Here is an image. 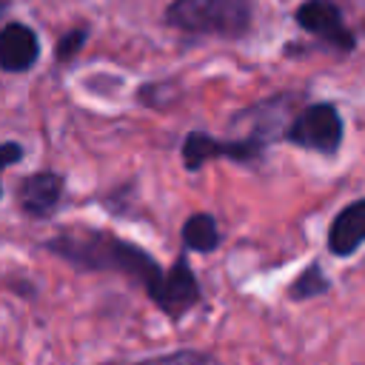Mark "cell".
Listing matches in <instances>:
<instances>
[{
    "instance_id": "obj_1",
    "label": "cell",
    "mask_w": 365,
    "mask_h": 365,
    "mask_svg": "<svg viewBox=\"0 0 365 365\" xmlns=\"http://www.w3.org/2000/svg\"><path fill=\"white\" fill-rule=\"evenodd\" d=\"M46 248L63 259H68L71 265L83 268V271H114L128 277L131 282L143 285L148 291V297L154 302H160L163 288H165V271L157 265V259L151 254H145L143 248L106 234V231H66L54 240L46 242Z\"/></svg>"
},
{
    "instance_id": "obj_2",
    "label": "cell",
    "mask_w": 365,
    "mask_h": 365,
    "mask_svg": "<svg viewBox=\"0 0 365 365\" xmlns=\"http://www.w3.org/2000/svg\"><path fill=\"white\" fill-rule=\"evenodd\" d=\"M165 20L182 31L234 37L248 29L251 3L248 0H174L165 9Z\"/></svg>"
},
{
    "instance_id": "obj_3",
    "label": "cell",
    "mask_w": 365,
    "mask_h": 365,
    "mask_svg": "<svg viewBox=\"0 0 365 365\" xmlns=\"http://www.w3.org/2000/svg\"><path fill=\"white\" fill-rule=\"evenodd\" d=\"M288 140L302 145V148H314V151H336L339 140H342V120L336 114V108L331 103H317L308 106L288 128Z\"/></svg>"
},
{
    "instance_id": "obj_4",
    "label": "cell",
    "mask_w": 365,
    "mask_h": 365,
    "mask_svg": "<svg viewBox=\"0 0 365 365\" xmlns=\"http://www.w3.org/2000/svg\"><path fill=\"white\" fill-rule=\"evenodd\" d=\"M297 23H299L308 34L325 40L328 46H336V48H342V51L354 48V34L348 31V26H345L339 9H336L331 0H305V3L297 9Z\"/></svg>"
},
{
    "instance_id": "obj_5",
    "label": "cell",
    "mask_w": 365,
    "mask_h": 365,
    "mask_svg": "<svg viewBox=\"0 0 365 365\" xmlns=\"http://www.w3.org/2000/svg\"><path fill=\"white\" fill-rule=\"evenodd\" d=\"M220 154H228L231 160H254L259 154V143L245 137V140H231V143H217L214 137L197 131V134H188L185 143H182V160H185V168L194 171L200 168L202 163H208L211 157H220Z\"/></svg>"
},
{
    "instance_id": "obj_6",
    "label": "cell",
    "mask_w": 365,
    "mask_h": 365,
    "mask_svg": "<svg viewBox=\"0 0 365 365\" xmlns=\"http://www.w3.org/2000/svg\"><path fill=\"white\" fill-rule=\"evenodd\" d=\"M197 302H200V282L191 274L188 262L177 259L174 268L165 271V288H163V297H160L157 308L165 311L171 319H177L185 311H191Z\"/></svg>"
},
{
    "instance_id": "obj_7",
    "label": "cell",
    "mask_w": 365,
    "mask_h": 365,
    "mask_svg": "<svg viewBox=\"0 0 365 365\" xmlns=\"http://www.w3.org/2000/svg\"><path fill=\"white\" fill-rule=\"evenodd\" d=\"M60 194H63V177L60 174H51V171L26 177L20 182V188H17L20 205L31 217H48L57 208Z\"/></svg>"
},
{
    "instance_id": "obj_8",
    "label": "cell",
    "mask_w": 365,
    "mask_h": 365,
    "mask_svg": "<svg viewBox=\"0 0 365 365\" xmlns=\"http://www.w3.org/2000/svg\"><path fill=\"white\" fill-rule=\"evenodd\" d=\"M362 242H365V200H356L336 214V220L328 231V248L336 257H348Z\"/></svg>"
},
{
    "instance_id": "obj_9",
    "label": "cell",
    "mask_w": 365,
    "mask_h": 365,
    "mask_svg": "<svg viewBox=\"0 0 365 365\" xmlns=\"http://www.w3.org/2000/svg\"><path fill=\"white\" fill-rule=\"evenodd\" d=\"M37 37L23 23H9L0 31V68L6 71H26L37 60Z\"/></svg>"
},
{
    "instance_id": "obj_10",
    "label": "cell",
    "mask_w": 365,
    "mask_h": 365,
    "mask_svg": "<svg viewBox=\"0 0 365 365\" xmlns=\"http://www.w3.org/2000/svg\"><path fill=\"white\" fill-rule=\"evenodd\" d=\"M182 242L191 248V251H214L220 245V231H217V222L211 214H194L185 220L182 225Z\"/></svg>"
},
{
    "instance_id": "obj_11",
    "label": "cell",
    "mask_w": 365,
    "mask_h": 365,
    "mask_svg": "<svg viewBox=\"0 0 365 365\" xmlns=\"http://www.w3.org/2000/svg\"><path fill=\"white\" fill-rule=\"evenodd\" d=\"M328 285H331V282L322 277L319 265H311L308 271H302V274L294 279V285H291V297H294V299H308V297L325 294Z\"/></svg>"
},
{
    "instance_id": "obj_12",
    "label": "cell",
    "mask_w": 365,
    "mask_h": 365,
    "mask_svg": "<svg viewBox=\"0 0 365 365\" xmlns=\"http://www.w3.org/2000/svg\"><path fill=\"white\" fill-rule=\"evenodd\" d=\"M108 365H217L211 356L200 351H177V354H163L154 359H140V362H108Z\"/></svg>"
},
{
    "instance_id": "obj_13",
    "label": "cell",
    "mask_w": 365,
    "mask_h": 365,
    "mask_svg": "<svg viewBox=\"0 0 365 365\" xmlns=\"http://www.w3.org/2000/svg\"><path fill=\"white\" fill-rule=\"evenodd\" d=\"M83 43H86V29H74V31H68V34L57 43V57H60V60H68L71 54H77V51L83 48Z\"/></svg>"
},
{
    "instance_id": "obj_14",
    "label": "cell",
    "mask_w": 365,
    "mask_h": 365,
    "mask_svg": "<svg viewBox=\"0 0 365 365\" xmlns=\"http://www.w3.org/2000/svg\"><path fill=\"white\" fill-rule=\"evenodd\" d=\"M20 157H23V148L17 143H3L0 145V171L9 168V165H14Z\"/></svg>"
}]
</instances>
